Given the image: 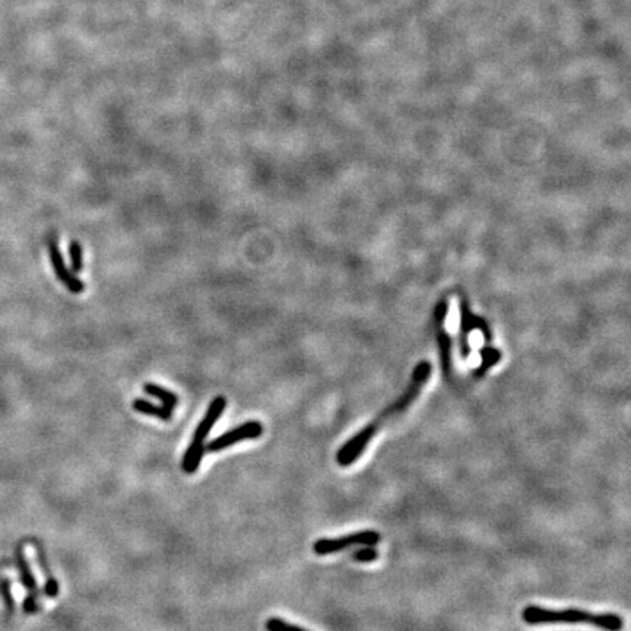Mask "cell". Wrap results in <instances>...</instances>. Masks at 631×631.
<instances>
[{
	"label": "cell",
	"instance_id": "6da1fadb",
	"mask_svg": "<svg viewBox=\"0 0 631 631\" xmlns=\"http://www.w3.org/2000/svg\"><path fill=\"white\" fill-rule=\"evenodd\" d=\"M430 373H431V367L429 363H421L415 368L413 381H410L409 388L399 397V399H397L393 405L388 406L377 418H374L368 425H365L363 430H360L354 437H351L349 440L336 451V462L339 466H342V468H347V466L352 465L354 462L360 459V456L365 451L368 443L372 442V438L383 427H385L386 422L392 417H397L399 414H402L404 410H406L410 405H413V402L420 395L422 386L425 385V381L429 380Z\"/></svg>",
	"mask_w": 631,
	"mask_h": 631
},
{
	"label": "cell",
	"instance_id": "7a4b0ae2",
	"mask_svg": "<svg viewBox=\"0 0 631 631\" xmlns=\"http://www.w3.org/2000/svg\"><path fill=\"white\" fill-rule=\"evenodd\" d=\"M522 619L530 625L538 624H589L605 631H620L624 627L623 619L616 614H594L585 610H546L529 605L522 611Z\"/></svg>",
	"mask_w": 631,
	"mask_h": 631
},
{
	"label": "cell",
	"instance_id": "3957f363",
	"mask_svg": "<svg viewBox=\"0 0 631 631\" xmlns=\"http://www.w3.org/2000/svg\"><path fill=\"white\" fill-rule=\"evenodd\" d=\"M380 538L377 530H360L339 538H320L313 544V553L316 555H331L355 545L376 546L380 542Z\"/></svg>",
	"mask_w": 631,
	"mask_h": 631
},
{
	"label": "cell",
	"instance_id": "277c9868",
	"mask_svg": "<svg viewBox=\"0 0 631 631\" xmlns=\"http://www.w3.org/2000/svg\"><path fill=\"white\" fill-rule=\"evenodd\" d=\"M263 434V425L260 421L250 420L247 421L239 427L232 429L223 435H219L208 444H205V450L209 451V453H216V451H221L224 449H228L231 446L237 444L239 442L243 440H254V438H259Z\"/></svg>",
	"mask_w": 631,
	"mask_h": 631
},
{
	"label": "cell",
	"instance_id": "5b68a950",
	"mask_svg": "<svg viewBox=\"0 0 631 631\" xmlns=\"http://www.w3.org/2000/svg\"><path fill=\"white\" fill-rule=\"evenodd\" d=\"M47 249H49V256H50V262L53 266L54 273H56L58 279L74 294H80L85 291V284L82 282L75 273L67 269L64 259L62 256V252L59 249V243L56 237H50L47 241Z\"/></svg>",
	"mask_w": 631,
	"mask_h": 631
},
{
	"label": "cell",
	"instance_id": "8992f818",
	"mask_svg": "<svg viewBox=\"0 0 631 631\" xmlns=\"http://www.w3.org/2000/svg\"><path fill=\"white\" fill-rule=\"evenodd\" d=\"M225 408H227V397L223 396V395L216 396L215 399L209 404V406L207 409V414L203 415L202 421L199 422V425L196 427V430L193 433V438H191V442L205 443V438L208 437V434L214 429V425L216 424L218 418L223 415Z\"/></svg>",
	"mask_w": 631,
	"mask_h": 631
},
{
	"label": "cell",
	"instance_id": "52a82bcc",
	"mask_svg": "<svg viewBox=\"0 0 631 631\" xmlns=\"http://www.w3.org/2000/svg\"><path fill=\"white\" fill-rule=\"evenodd\" d=\"M132 408L136 410V413H141L148 417H154L161 421H170L173 418V409L164 406V405L153 404L146 399H141V397H138V399H135L132 402Z\"/></svg>",
	"mask_w": 631,
	"mask_h": 631
},
{
	"label": "cell",
	"instance_id": "ba28073f",
	"mask_svg": "<svg viewBox=\"0 0 631 631\" xmlns=\"http://www.w3.org/2000/svg\"><path fill=\"white\" fill-rule=\"evenodd\" d=\"M205 451H207L205 450V443L190 442L182 462V468L186 474H195L199 469Z\"/></svg>",
	"mask_w": 631,
	"mask_h": 631
},
{
	"label": "cell",
	"instance_id": "9c48e42d",
	"mask_svg": "<svg viewBox=\"0 0 631 631\" xmlns=\"http://www.w3.org/2000/svg\"><path fill=\"white\" fill-rule=\"evenodd\" d=\"M17 560H18V570H19V580L22 586L26 589L28 592H35L38 594L37 589V579L34 578V574L31 571V567L28 564V560L25 557V553L21 550L17 551Z\"/></svg>",
	"mask_w": 631,
	"mask_h": 631
},
{
	"label": "cell",
	"instance_id": "30bf717a",
	"mask_svg": "<svg viewBox=\"0 0 631 631\" xmlns=\"http://www.w3.org/2000/svg\"><path fill=\"white\" fill-rule=\"evenodd\" d=\"M144 392L149 396L157 397V399L161 401V404L164 406H167L170 409H174L178 405V396L175 393H173L171 390L157 385V383H149V381L145 383Z\"/></svg>",
	"mask_w": 631,
	"mask_h": 631
},
{
	"label": "cell",
	"instance_id": "8fae6325",
	"mask_svg": "<svg viewBox=\"0 0 631 631\" xmlns=\"http://www.w3.org/2000/svg\"><path fill=\"white\" fill-rule=\"evenodd\" d=\"M69 256H71V269L72 272H80L84 269V250L78 240L69 243Z\"/></svg>",
	"mask_w": 631,
	"mask_h": 631
},
{
	"label": "cell",
	"instance_id": "7c38bea8",
	"mask_svg": "<svg viewBox=\"0 0 631 631\" xmlns=\"http://www.w3.org/2000/svg\"><path fill=\"white\" fill-rule=\"evenodd\" d=\"M265 628L266 631H309L300 625L286 623L282 619H278V616H272V619H269L265 624Z\"/></svg>",
	"mask_w": 631,
	"mask_h": 631
},
{
	"label": "cell",
	"instance_id": "4fadbf2b",
	"mask_svg": "<svg viewBox=\"0 0 631 631\" xmlns=\"http://www.w3.org/2000/svg\"><path fill=\"white\" fill-rule=\"evenodd\" d=\"M379 558V551L373 546H364L352 554L355 562H373Z\"/></svg>",
	"mask_w": 631,
	"mask_h": 631
},
{
	"label": "cell",
	"instance_id": "5bb4252c",
	"mask_svg": "<svg viewBox=\"0 0 631 631\" xmlns=\"http://www.w3.org/2000/svg\"><path fill=\"white\" fill-rule=\"evenodd\" d=\"M38 594L35 592H30V595L25 598V600L22 602V610L25 614H35L40 611V603L37 602V596Z\"/></svg>",
	"mask_w": 631,
	"mask_h": 631
},
{
	"label": "cell",
	"instance_id": "9a60e30c",
	"mask_svg": "<svg viewBox=\"0 0 631 631\" xmlns=\"http://www.w3.org/2000/svg\"><path fill=\"white\" fill-rule=\"evenodd\" d=\"M0 592L3 594L5 602H6V608L9 612H13V607H15V600H13L12 591H10V582L8 579L3 580V585H0Z\"/></svg>",
	"mask_w": 631,
	"mask_h": 631
},
{
	"label": "cell",
	"instance_id": "2e32d148",
	"mask_svg": "<svg viewBox=\"0 0 631 631\" xmlns=\"http://www.w3.org/2000/svg\"><path fill=\"white\" fill-rule=\"evenodd\" d=\"M59 591H60V586L58 583V580L51 578V579H47L46 583H44V594L47 598H56L59 595Z\"/></svg>",
	"mask_w": 631,
	"mask_h": 631
}]
</instances>
